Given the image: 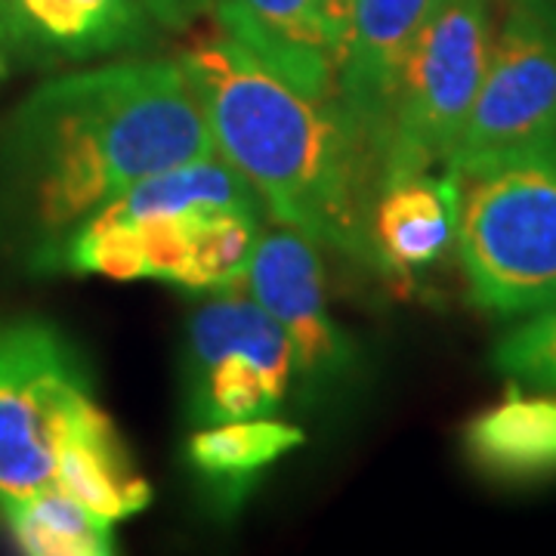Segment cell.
<instances>
[{"mask_svg":"<svg viewBox=\"0 0 556 556\" xmlns=\"http://www.w3.org/2000/svg\"><path fill=\"white\" fill-rule=\"evenodd\" d=\"M291 383V343L251 291L226 288L192 313L182 353L189 424L211 427L276 415Z\"/></svg>","mask_w":556,"mask_h":556,"instance_id":"5","label":"cell"},{"mask_svg":"<svg viewBox=\"0 0 556 556\" xmlns=\"http://www.w3.org/2000/svg\"><path fill=\"white\" fill-rule=\"evenodd\" d=\"M0 28L13 56L72 65L139 47L146 7L142 0H0Z\"/></svg>","mask_w":556,"mask_h":556,"instance_id":"10","label":"cell"},{"mask_svg":"<svg viewBox=\"0 0 556 556\" xmlns=\"http://www.w3.org/2000/svg\"><path fill=\"white\" fill-rule=\"evenodd\" d=\"M53 485L109 522L137 517L152 504V485L90 390L80 393L65 415Z\"/></svg>","mask_w":556,"mask_h":556,"instance_id":"11","label":"cell"},{"mask_svg":"<svg viewBox=\"0 0 556 556\" xmlns=\"http://www.w3.org/2000/svg\"><path fill=\"white\" fill-rule=\"evenodd\" d=\"M87 390V365L56 325L0 318V504L53 485L62 424Z\"/></svg>","mask_w":556,"mask_h":556,"instance_id":"6","label":"cell"},{"mask_svg":"<svg viewBox=\"0 0 556 556\" xmlns=\"http://www.w3.org/2000/svg\"><path fill=\"white\" fill-rule=\"evenodd\" d=\"M495 368L517 383L556 390V298L495 346Z\"/></svg>","mask_w":556,"mask_h":556,"instance_id":"18","label":"cell"},{"mask_svg":"<svg viewBox=\"0 0 556 556\" xmlns=\"http://www.w3.org/2000/svg\"><path fill=\"white\" fill-rule=\"evenodd\" d=\"M439 0H353L334 100L383 177L399 78Z\"/></svg>","mask_w":556,"mask_h":556,"instance_id":"9","label":"cell"},{"mask_svg":"<svg viewBox=\"0 0 556 556\" xmlns=\"http://www.w3.org/2000/svg\"><path fill=\"white\" fill-rule=\"evenodd\" d=\"M306 433L276 417H248L199 427L186 442V464L204 495L232 514L251 495L260 477L285 455L298 452Z\"/></svg>","mask_w":556,"mask_h":556,"instance_id":"14","label":"cell"},{"mask_svg":"<svg viewBox=\"0 0 556 556\" xmlns=\"http://www.w3.org/2000/svg\"><path fill=\"white\" fill-rule=\"evenodd\" d=\"M10 47H7V38H3V28H0V84L7 80V75H10Z\"/></svg>","mask_w":556,"mask_h":556,"instance_id":"21","label":"cell"},{"mask_svg":"<svg viewBox=\"0 0 556 556\" xmlns=\"http://www.w3.org/2000/svg\"><path fill=\"white\" fill-rule=\"evenodd\" d=\"M217 155L229 161L281 226L353 257H371V207L383 189L338 100H318L226 31L182 53Z\"/></svg>","mask_w":556,"mask_h":556,"instance_id":"2","label":"cell"},{"mask_svg":"<svg viewBox=\"0 0 556 556\" xmlns=\"http://www.w3.org/2000/svg\"><path fill=\"white\" fill-rule=\"evenodd\" d=\"M556 137V25L510 7L495 28L492 60L445 164L492 159ZM442 164V167H445Z\"/></svg>","mask_w":556,"mask_h":556,"instance_id":"7","label":"cell"},{"mask_svg":"<svg viewBox=\"0 0 556 556\" xmlns=\"http://www.w3.org/2000/svg\"><path fill=\"white\" fill-rule=\"evenodd\" d=\"M214 152L179 60L43 80L0 127V226L53 269L62 241L139 179Z\"/></svg>","mask_w":556,"mask_h":556,"instance_id":"1","label":"cell"},{"mask_svg":"<svg viewBox=\"0 0 556 556\" xmlns=\"http://www.w3.org/2000/svg\"><path fill=\"white\" fill-rule=\"evenodd\" d=\"M244 281L291 343L300 396L309 402L338 390L356 368V346L331 318L316 241L291 226L260 232Z\"/></svg>","mask_w":556,"mask_h":556,"instance_id":"8","label":"cell"},{"mask_svg":"<svg viewBox=\"0 0 556 556\" xmlns=\"http://www.w3.org/2000/svg\"><path fill=\"white\" fill-rule=\"evenodd\" d=\"M13 541L31 556H109L115 554L112 522L87 510L56 485L0 504Z\"/></svg>","mask_w":556,"mask_h":556,"instance_id":"16","label":"cell"},{"mask_svg":"<svg viewBox=\"0 0 556 556\" xmlns=\"http://www.w3.org/2000/svg\"><path fill=\"white\" fill-rule=\"evenodd\" d=\"M321 16H325V31L334 53V65L343 60L346 38H350V16H353V0H321Z\"/></svg>","mask_w":556,"mask_h":556,"instance_id":"19","label":"cell"},{"mask_svg":"<svg viewBox=\"0 0 556 556\" xmlns=\"http://www.w3.org/2000/svg\"><path fill=\"white\" fill-rule=\"evenodd\" d=\"M492 43V0H439L399 78L383 186L448 161L473 112Z\"/></svg>","mask_w":556,"mask_h":556,"instance_id":"4","label":"cell"},{"mask_svg":"<svg viewBox=\"0 0 556 556\" xmlns=\"http://www.w3.org/2000/svg\"><path fill=\"white\" fill-rule=\"evenodd\" d=\"M149 3L155 7V13H159L161 20H167V22L189 20V16L199 10V3H195V0H149Z\"/></svg>","mask_w":556,"mask_h":556,"instance_id":"20","label":"cell"},{"mask_svg":"<svg viewBox=\"0 0 556 556\" xmlns=\"http://www.w3.org/2000/svg\"><path fill=\"white\" fill-rule=\"evenodd\" d=\"M464 452L504 482L556 477V399L510 393L464 427Z\"/></svg>","mask_w":556,"mask_h":556,"instance_id":"15","label":"cell"},{"mask_svg":"<svg viewBox=\"0 0 556 556\" xmlns=\"http://www.w3.org/2000/svg\"><path fill=\"white\" fill-rule=\"evenodd\" d=\"M371 257L396 276H415L455 244V201L445 177L396 179L380 189L371 207Z\"/></svg>","mask_w":556,"mask_h":556,"instance_id":"13","label":"cell"},{"mask_svg":"<svg viewBox=\"0 0 556 556\" xmlns=\"http://www.w3.org/2000/svg\"><path fill=\"white\" fill-rule=\"evenodd\" d=\"M455 244L470 294L501 316L556 298V137L492 159L445 164Z\"/></svg>","mask_w":556,"mask_h":556,"instance_id":"3","label":"cell"},{"mask_svg":"<svg viewBox=\"0 0 556 556\" xmlns=\"http://www.w3.org/2000/svg\"><path fill=\"white\" fill-rule=\"evenodd\" d=\"M260 204L219 207L192 217L189 263L179 288L226 291L239 288L260 241Z\"/></svg>","mask_w":556,"mask_h":556,"instance_id":"17","label":"cell"},{"mask_svg":"<svg viewBox=\"0 0 556 556\" xmlns=\"http://www.w3.org/2000/svg\"><path fill=\"white\" fill-rule=\"evenodd\" d=\"M219 28L298 90L334 100L338 65L321 0H214Z\"/></svg>","mask_w":556,"mask_h":556,"instance_id":"12","label":"cell"}]
</instances>
